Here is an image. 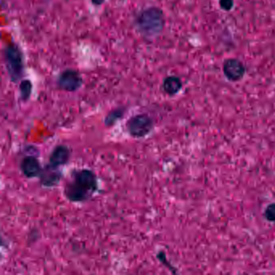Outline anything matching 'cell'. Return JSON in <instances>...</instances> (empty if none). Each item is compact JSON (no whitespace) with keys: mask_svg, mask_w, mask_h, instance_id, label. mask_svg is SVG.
Masks as SVG:
<instances>
[{"mask_svg":"<svg viewBox=\"0 0 275 275\" xmlns=\"http://www.w3.org/2000/svg\"><path fill=\"white\" fill-rule=\"evenodd\" d=\"M223 71L226 78L232 82L239 81L245 75V66L240 60L236 58H230L224 61L223 66Z\"/></svg>","mask_w":275,"mask_h":275,"instance_id":"6","label":"cell"},{"mask_svg":"<svg viewBox=\"0 0 275 275\" xmlns=\"http://www.w3.org/2000/svg\"><path fill=\"white\" fill-rule=\"evenodd\" d=\"M72 179L65 186L64 195L69 201L82 203L91 199L99 188L98 179L93 171L88 169L74 171Z\"/></svg>","mask_w":275,"mask_h":275,"instance_id":"1","label":"cell"},{"mask_svg":"<svg viewBox=\"0 0 275 275\" xmlns=\"http://www.w3.org/2000/svg\"><path fill=\"white\" fill-rule=\"evenodd\" d=\"M61 177L62 175L59 168H56L48 164L46 167H43V171L39 178L42 186L45 187H53L60 183Z\"/></svg>","mask_w":275,"mask_h":275,"instance_id":"8","label":"cell"},{"mask_svg":"<svg viewBox=\"0 0 275 275\" xmlns=\"http://www.w3.org/2000/svg\"><path fill=\"white\" fill-rule=\"evenodd\" d=\"M71 156V149L65 144H58L50 154L49 164L52 166L59 168L68 163Z\"/></svg>","mask_w":275,"mask_h":275,"instance_id":"9","label":"cell"},{"mask_svg":"<svg viewBox=\"0 0 275 275\" xmlns=\"http://www.w3.org/2000/svg\"><path fill=\"white\" fill-rule=\"evenodd\" d=\"M220 8L224 11H230L234 6V0H219Z\"/></svg>","mask_w":275,"mask_h":275,"instance_id":"14","label":"cell"},{"mask_svg":"<svg viewBox=\"0 0 275 275\" xmlns=\"http://www.w3.org/2000/svg\"><path fill=\"white\" fill-rule=\"evenodd\" d=\"M136 26L147 37L158 36L165 27V15L161 8L150 7L141 11L136 18Z\"/></svg>","mask_w":275,"mask_h":275,"instance_id":"2","label":"cell"},{"mask_svg":"<svg viewBox=\"0 0 275 275\" xmlns=\"http://www.w3.org/2000/svg\"><path fill=\"white\" fill-rule=\"evenodd\" d=\"M57 83L60 89L68 92H74L82 88L83 79L81 74L76 70L67 69L59 74Z\"/></svg>","mask_w":275,"mask_h":275,"instance_id":"5","label":"cell"},{"mask_svg":"<svg viewBox=\"0 0 275 275\" xmlns=\"http://www.w3.org/2000/svg\"><path fill=\"white\" fill-rule=\"evenodd\" d=\"M163 90L167 95H175L179 93L182 88L180 78L177 76H169L165 78L163 82Z\"/></svg>","mask_w":275,"mask_h":275,"instance_id":"10","label":"cell"},{"mask_svg":"<svg viewBox=\"0 0 275 275\" xmlns=\"http://www.w3.org/2000/svg\"><path fill=\"white\" fill-rule=\"evenodd\" d=\"M126 128L132 137L134 138H144L154 130V120L147 114L136 115L128 120Z\"/></svg>","mask_w":275,"mask_h":275,"instance_id":"4","label":"cell"},{"mask_svg":"<svg viewBox=\"0 0 275 275\" xmlns=\"http://www.w3.org/2000/svg\"><path fill=\"white\" fill-rule=\"evenodd\" d=\"M106 0H91V3L95 6H100L102 4H104Z\"/></svg>","mask_w":275,"mask_h":275,"instance_id":"15","label":"cell"},{"mask_svg":"<svg viewBox=\"0 0 275 275\" xmlns=\"http://www.w3.org/2000/svg\"><path fill=\"white\" fill-rule=\"evenodd\" d=\"M19 98L23 102H27L30 99L32 95V84L30 80H21L19 83Z\"/></svg>","mask_w":275,"mask_h":275,"instance_id":"11","label":"cell"},{"mask_svg":"<svg viewBox=\"0 0 275 275\" xmlns=\"http://www.w3.org/2000/svg\"><path fill=\"white\" fill-rule=\"evenodd\" d=\"M265 217L269 221L275 222V203H271L266 207Z\"/></svg>","mask_w":275,"mask_h":275,"instance_id":"13","label":"cell"},{"mask_svg":"<svg viewBox=\"0 0 275 275\" xmlns=\"http://www.w3.org/2000/svg\"><path fill=\"white\" fill-rule=\"evenodd\" d=\"M123 113H124V110L123 109H116L114 110H112V112H109V114L107 115L106 117L104 119L105 125L112 126L114 125L115 123L120 120L123 116Z\"/></svg>","mask_w":275,"mask_h":275,"instance_id":"12","label":"cell"},{"mask_svg":"<svg viewBox=\"0 0 275 275\" xmlns=\"http://www.w3.org/2000/svg\"><path fill=\"white\" fill-rule=\"evenodd\" d=\"M20 171L28 179L38 178L43 171L39 160L33 155H28L20 162Z\"/></svg>","mask_w":275,"mask_h":275,"instance_id":"7","label":"cell"},{"mask_svg":"<svg viewBox=\"0 0 275 275\" xmlns=\"http://www.w3.org/2000/svg\"><path fill=\"white\" fill-rule=\"evenodd\" d=\"M4 60L6 63L10 79L17 83L25 75V57L20 48L14 42L10 43L4 49Z\"/></svg>","mask_w":275,"mask_h":275,"instance_id":"3","label":"cell"}]
</instances>
